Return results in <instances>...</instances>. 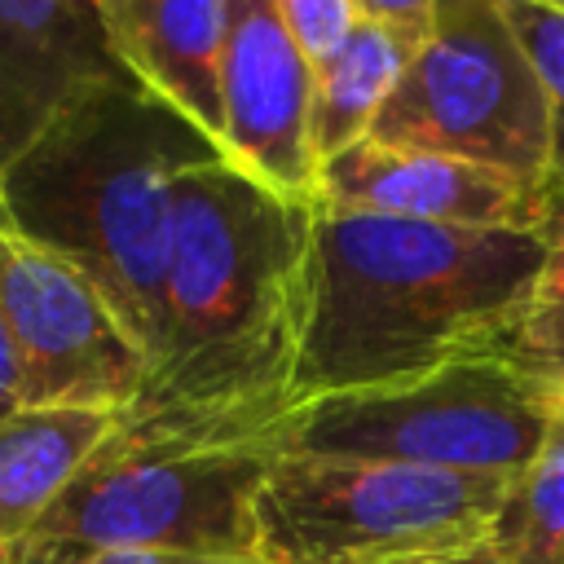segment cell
<instances>
[{"mask_svg": "<svg viewBox=\"0 0 564 564\" xmlns=\"http://www.w3.org/2000/svg\"><path fill=\"white\" fill-rule=\"evenodd\" d=\"M313 203L229 159L176 181L159 344L123 414L273 436L291 410L308 308Z\"/></svg>", "mask_w": 564, "mask_h": 564, "instance_id": "6da1fadb", "label": "cell"}, {"mask_svg": "<svg viewBox=\"0 0 564 564\" xmlns=\"http://www.w3.org/2000/svg\"><path fill=\"white\" fill-rule=\"evenodd\" d=\"M542 251V229L427 225L313 203L308 308L291 410L463 357H498Z\"/></svg>", "mask_w": 564, "mask_h": 564, "instance_id": "7a4b0ae2", "label": "cell"}, {"mask_svg": "<svg viewBox=\"0 0 564 564\" xmlns=\"http://www.w3.org/2000/svg\"><path fill=\"white\" fill-rule=\"evenodd\" d=\"M225 159L189 119L128 75L84 88L0 172L13 220L66 256L137 348L159 344L176 181Z\"/></svg>", "mask_w": 564, "mask_h": 564, "instance_id": "3957f363", "label": "cell"}, {"mask_svg": "<svg viewBox=\"0 0 564 564\" xmlns=\"http://www.w3.org/2000/svg\"><path fill=\"white\" fill-rule=\"evenodd\" d=\"M278 454V432L234 436L119 414L26 542L84 555H256V494Z\"/></svg>", "mask_w": 564, "mask_h": 564, "instance_id": "277c9868", "label": "cell"}, {"mask_svg": "<svg viewBox=\"0 0 564 564\" xmlns=\"http://www.w3.org/2000/svg\"><path fill=\"white\" fill-rule=\"evenodd\" d=\"M507 480L383 458L278 454L256 494L264 564H423L489 542Z\"/></svg>", "mask_w": 564, "mask_h": 564, "instance_id": "5b68a950", "label": "cell"}, {"mask_svg": "<svg viewBox=\"0 0 564 564\" xmlns=\"http://www.w3.org/2000/svg\"><path fill=\"white\" fill-rule=\"evenodd\" d=\"M564 397L502 357H463L397 383L300 401L278 423L282 454L383 458L511 480Z\"/></svg>", "mask_w": 564, "mask_h": 564, "instance_id": "8992f818", "label": "cell"}, {"mask_svg": "<svg viewBox=\"0 0 564 564\" xmlns=\"http://www.w3.org/2000/svg\"><path fill=\"white\" fill-rule=\"evenodd\" d=\"M375 141L551 185V110L502 0H445L379 110Z\"/></svg>", "mask_w": 564, "mask_h": 564, "instance_id": "52a82bcc", "label": "cell"}, {"mask_svg": "<svg viewBox=\"0 0 564 564\" xmlns=\"http://www.w3.org/2000/svg\"><path fill=\"white\" fill-rule=\"evenodd\" d=\"M0 322L22 357L26 405L128 410L145 352L106 295L53 247L31 238L0 194Z\"/></svg>", "mask_w": 564, "mask_h": 564, "instance_id": "ba28073f", "label": "cell"}, {"mask_svg": "<svg viewBox=\"0 0 564 564\" xmlns=\"http://www.w3.org/2000/svg\"><path fill=\"white\" fill-rule=\"evenodd\" d=\"M308 97L313 62L295 44L278 0H225V159L269 189L304 203H313L317 185Z\"/></svg>", "mask_w": 564, "mask_h": 564, "instance_id": "9c48e42d", "label": "cell"}, {"mask_svg": "<svg viewBox=\"0 0 564 564\" xmlns=\"http://www.w3.org/2000/svg\"><path fill=\"white\" fill-rule=\"evenodd\" d=\"M313 203L330 212H366L427 225L546 229L560 207V189L454 154L405 150L366 137L317 167Z\"/></svg>", "mask_w": 564, "mask_h": 564, "instance_id": "30bf717a", "label": "cell"}, {"mask_svg": "<svg viewBox=\"0 0 564 564\" xmlns=\"http://www.w3.org/2000/svg\"><path fill=\"white\" fill-rule=\"evenodd\" d=\"M119 75L97 0H0V172L66 101Z\"/></svg>", "mask_w": 564, "mask_h": 564, "instance_id": "8fae6325", "label": "cell"}, {"mask_svg": "<svg viewBox=\"0 0 564 564\" xmlns=\"http://www.w3.org/2000/svg\"><path fill=\"white\" fill-rule=\"evenodd\" d=\"M97 18L119 70L225 154V0H97Z\"/></svg>", "mask_w": 564, "mask_h": 564, "instance_id": "7c38bea8", "label": "cell"}, {"mask_svg": "<svg viewBox=\"0 0 564 564\" xmlns=\"http://www.w3.org/2000/svg\"><path fill=\"white\" fill-rule=\"evenodd\" d=\"M123 410L22 405L0 423V551H18Z\"/></svg>", "mask_w": 564, "mask_h": 564, "instance_id": "4fadbf2b", "label": "cell"}, {"mask_svg": "<svg viewBox=\"0 0 564 564\" xmlns=\"http://www.w3.org/2000/svg\"><path fill=\"white\" fill-rule=\"evenodd\" d=\"M427 26H397L361 18L352 35L313 66V97H308V145L317 167L339 150L370 137L379 110L388 106L392 88L401 84L414 48L423 44Z\"/></svg>", "mask_w": 564, "mask_h": 564, "instance_id": "5bb4252c", "label": "cell"}, {"mask_svg": "<svg viewBox=\"0 0 564 564\" xmlns=\"http://www.w3.org/2000/svg\"><path fill=\"white\" fill-rule=\"evenodd\" d=\"M489 542L507 564H564V410L507 480Z\"/></svg>", "mask_w": 564, "mask_h": 564, "instance_id": "9a60e30c", "label": "cell"}, {"mask_svg": "<svg viewBox=\"0 0 564 564\" xmlns=\"http://www.w3.org/2000/svg\"><path fill=\"white\" fill-rule=\"evenodd\" d=\"M542 234H546V251L538 278L498 357L564 397V198Z\"/></svg>", "mask_w": 564, "mask_h": 564, "instance_id": "2e32d148", "label": "cell"}, {"mask_svg": "<svg viewBox=\"0 0 564 564\" xmlns=\"http://www.w3.org/2000/svg\"><path fill=\"white\" fill-rule=\"evenodd\" d=\"M502 13L542 79L551 110V181L564 198V13L538 0H502Z\"/></svg>", "mask_w": 564, "mask_h": 564, "instance_id": "e0dca14e", "label": "cell"}, {"mask_svg": "<svg viewBox=\"0 0 564 564\" xmlns=\"http://www.w3.org/2000/svg\"><path fill=\"white\" fill-rule=\"evenodd\" d=\"M278 9L313 66L326 62L361 22L357 0H278Z\"/></svg>", "mask_w": 564, "mask_h": 564, "instance_id": "ac0fdd59", "label": "cell"}, {"mask_svg": "<svg viewBox=\"0 0 564 564\" xmlns=\"http://www.w3.org/2000/svg\"><path fill=\"white\" fill-rule=\"evenodd\" d=\"M88 564H264L260 555H185V551H97Z\"/></svg>", "mask_w": 564, "mask_h": 564, "instance_id": "d6986e66", "label": "cell"}, {"mask_svg": "<svg viewBox=\"0 0 564 564\" xmlns=\"http://www.w3.org/2000/svg\"><path fill=\"white\" fill-rule=\"evenodd\" d=\"M445 0H357L361 18H375V22H397V26H432L436 9Z\"/></svg>", "mask_w": 564, "mask_h": 564, "instance_id": "ffe728a7", "label": "cell"}, {"mask_svg": "<svg viewBox=\"0 0 564 564\" xmlns=\"http://www.w3.org/2000/svg\"><path fill=\"white\" fill-rule=\"evenodd\" d=\"M22 405H26L22 357H18V348H13V339H9V330H4V322H0V423H4L9 414H18Z\"/></svg>", "mask_w": 564, "mask_h": 564, "instance_id": "44dd1931", "label": "cell"}, {"mask_svg": "<svg viewBox=\"0 0 564 564\" xmlns=\"http://www.w3.org/2000/svg\"><path fill=\"white\" fill-rule=\"evenodd\" d=\"M18 564H88V555H84V551H75V546L22 542V546H18Z\"/></svg>", "mask_w": 564, "mask_h": 564, "instance_id": "7402d4cb", "label": "cell"}, {"mask_svg": "<svg viewBox=\"0 0 564 564\" xmlns=\"http://www.w3.org/2000/svg\"><path fill=\"white\" fill-rule=\"evenodd\" d=\"M423 564H507L502 551L494 542H476L467 551H454V555H436V560H423Z\"/></svg>", "mask_w": 564, "mask_h": 564, "instance_id": "603a6c76", "label": "cell"}, {"mask_svg": "<svg viewBox=\"0 0 564 564\" xmlns=\"http://www.w3.org/2000/svg\"><path fill=\"white\" fill-rule=\"evenodd\" d=\"M0 564H18V551H0Z\"/></svg>", "mask_w": 564, "mask_h": 564, "instance_id": "cb8c5ba5", "label": "cell"}, {"mask_svg": "<svg viewBox=\"0 0 564 564\" xmlns=\"http://www.w3.org/2000/svg\"><path fill=\"white\" fill-rule=\"evenodd\" d=\"M538 4H546V9H560V13H564V0H538Z\"/></svg>", "mask_w": 564, "mask_h": 564, "instance_id": "d4e9b609", "label": "cell"}]
</instances>
